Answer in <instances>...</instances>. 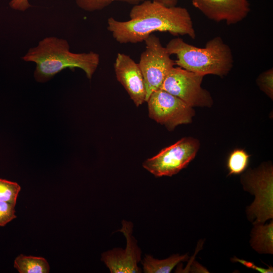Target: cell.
Masks as SVG:
<instances>
[{"mask_svg": "<svg viewBox=\"0 0 273 273\" xmlns=\"http://www.w3.org/2000/svg\"><path fill=\"white\" fill-rule=\"evenodd\" d=\"M192 271L191 272H207L206 269L201 266L199 263H195L192 264Z\"/></svg>", "mask_w": 273, "mask_h": 273, "instance_id": "23", "label": "cell"}, {"mask_svg": "<svg viewBox=\"0 0 273 273\" xmlns=\"http://www.w3.org/2000/svg\"><path fill=\"white\" fill-rule=\"evenodd\" d=\"M16 204L0 201V226H4L17 217Z\"/></svg>", "mask_w": 273, "mask_h": 273, "instance_id": "19", "label": "cell"}, {"mask_svg": "<svg viewBox=\"0 0 273 273\" xmlns=\"http://www.w3.org/2000/svg\"><path fill=\"white\" fill-rule=\"evenodd\" d=\"M165 48L170 55H175V65L184 69L205 76L226 75L233 67L232 51L220 36L208 40L203 48L185 42L180 37L171 39Z\"/></svg>", "mask_w": 273, "mask_h": 273, "instance_id": "3", "label": "cell"}, {"mask_svg": "<svg viewBox=\"0 0 273 273\" xmlns=\"http://www.w3.org/2000/svg\"><path fill=\"white\" fill-rule=\"evenodd\" d=\"M193 6L209 19L233 25L243 20L250 11L249 0H191Z\"/></svg>", "mask_w": 273, "mask_h": 273, "instance_id": "10", "label": "cell"}, {"mask_svg": "<svg viewBox=\"0 0 273 273\" xmlns=\"http://www.w3.org/2000/svg\"><path fill=\"white\" fill-rule=\"evenodd\" d=\"M232 260H233V261L235 262H239L248 268H252L261 273H272L273 272V268L272 266H269L268 268H264L263 267L256 266L251 262L246 261L241 259H239L236 258V257L233 258Z\"/></svg>", "mask_w": 273, "mask_h": 273, "instance_id": "20", "label": "cell"}, {"mask_svg": "<svg viewBox=\"0 0 273 273\" xmlns=\"http://www.w3.org/2000/svg\"><path fill=\"white\" fill-rule=\"evenodd\" d=\"M250 156L243 149H236L229 155L227 160V168L229 174H239L247 167Z\"/></svg>", "mask_w": 273, "mask_h": 273, "instance_id": "15", "label": "cell"}, {"mask_svg": "<svg viewBox=\"0 0 273 273\" xmlns=\"http://www.w3.org/2000/svg\"><path fill=\"white\" fill-rule=\"evenodd\" d=\"M21 187L16 182L0 178V201L16 204Z\"/></svg>", "mask_w": 273, "mask_h": 273, "instance_id": "17", "label": "cell"}, {"mask_svg": "<svg viewBox=\"0 0 273 273\" xmlns=\"http://www.w3.org/2000/svg\"><path fill=\"white\" fill-rule=\"evenodd\" d=\"M144 42L146 49L141 54L138 64L145 82L147 101L152 93L160 88L175 63L158 37L152 34Z\"/></svg>", "mask_w": 273, "mask_h": 273, "instance_id": "4", "label": "cell"}, {"mask_svg": "<svg viewBox=\"0 0 273 273\" xmlns=\"http://www.w3.org/2000/svg\"><path fill=\"white\" fill-rule=\"evenodd\" d=\"M199 147L197 140L184 138L146 160L143 167L156 177L171 176L189 164L195 158Z\"/></svg>", "mask_w": 273, "mask_h": 273, "instance_id": "5", "label": "cell"}, {"mask_svg": "<svg viewBox=\"0 0 273 273\" xmlns=\"http://www.w3.org/2000/svg\"><path fill=\"white\" fill-rule=\"evenodd\" d=\"M14 267L19 273H48L50 267L43 257L20 254L14 260Z\"/></svg>", "mask_w": 273, "mask_h": 273, "instance_id": "14", "label": "cell"}, {"mask_svg": "<svg viewBox=\"0 0 273 273\" xmlns=\"http://www.w3.org/2000/svg\"><path fill=\"white\" fill-rule=\"evenodd\" d=\"M187 254H173L168 258L158 259L150 254H146L141 263L145 273H170L178 263L187 261Z\"/></svg>", "mask_w": 273, "mask_h": 273, "instance_id": "13", "label": "cell"}, {"mask_svg": "<svg viewBox=\"0 0 273 273\" xmlns=\"http://www.w3.org/2000/svg\"><path fill=\"white\" fill-rule=\"evenodd\" d=\"M146 102L149 117L169 130L177 125L190 123L195 114L192 107L161 89L152 93Z\"/></svg>", "mask_w": 273, "mask_h": 273, "instance_id": "7", "label": "cell"}, {"mask_svg": "<svg viewBox=\"0 0 273 273\" xmlns=\"http://www.w3.org/2000/svg\"><path fill=\"white\" fill-rule=\"evenodd\" d=\"M257 83L261 90L272 99L273 69L270 68L262 72L257 79Z\"/></svg>", "mask_w": 273, "mask_h": 273, "instance_id": "18", "label": "cell"}, {"mask_svg": "<svg viewBox=\"0 0 273 273\" xmlns=\"http://www.w3.org/2000/svg\"><path fill=\"white\" fill-rule=\"evenodd\" d=\"M203 77L179 67H173L160 89L178 98L192 107H210L212 99L210 93L201 86Z\"/></svg>", "mask_w": 273, "mask_h": 273, "instance_id": "6", "label": "cell"}, {"mask_svg": "<svg viewBox=\"0 0 273 273\" xmlns=\"http://www.w3.org/2000/svg\"><path fill=\"white\" fill-rule=\"evenodd\" d=\"M167 7H173L177 6L179 0H151Z\"/></svg>", "mask_w": 273, "mask_h": 273, "instance_id": "22", "label": "cell"}, {"mask_svg": "<svg viewBox=\"0 0 273 273\" xmlns=\"http://www.w3.org/2000/svg\"><path fill=\"white\" fill-rule=\"evenodd\" d=\"M122 227L117 232L126 238L125 249L115 247L104 252L101 260L111 273H141L138 265L141 261L142 251L133 235V223L126 220L121 221Z\"/></svg>", "mask_w": 273, "mask_h": 273, "instance_id": "8", "label": "cell"}, {"mask_svg": "<svg viewBox=\"0 0 273 273\" xmlns=\"http://www.w3.org/2000/svg\"><path fill=\"white\" fill-rule=\"evenodd\" d=\"M247 191L255 195L253 203L247 208V214L256 218L254 223H263L272 218V169L262 168L250 172L245 179Z\"/></svg>", "mask_w": 273, "mask_h": 273, "instance_id": "9", "label": "cell"}, {"mask_svg": "<svg viewBox=\"0 0 273 273\" xmlns=\"http://www.w3.org/2000/svg\"><path fill=\"white\" fill-rule=\"evenodd\" d=\"M117 80L122 84L136 106L146 102V90L138 63L129 55L118 53L114 63Z\"/></svg>", "mask_w": 273, "mask_h": 273, "instance_id": "11", "label": "cell"}, {"mask_svg": "<svg viewBox=\"0 0 273 273\" xmlns=\"http://www.w3.org/2000/svg\"><path fill=\"white\" fill-rule=\"evenodd\" d=\"M254 224L251 234V247L259 253L272 254V221L265 225L262 223H254Z\"/></svg>", "mask_w": 273, "mask_h": 273, "instance_id": "12", "label": "cell"}, {"mask_svg": "<svg viewBox=\"0 0 273 273\" xmlns=\"http://www.w3.org/2000/svg\"><path fill=\"white\" fill-rule=\"evenodd\" d=\"M9 6L14 10L22 12L31 7L28 0H11L9 3Z\"/></svg>", "mask_w": 273, "mask_h": 273, "instance_id": "21", "label": "cell"}, {"mask_svg": "<svg viewBox=\"0 0 273 273\" xmlns=\"http://www.w3.org/2000/svg\"><path fill=\"white\" fill-rule=\"evenodd\" d=\"M130 19L120 21L113 17L107 20V29L118 42H142L154 32H167L174 36L188 35L196 38V32L188 10L178 6L167 7L144 0L133 5Z\"/></svg>", "mask_w": 273, "mask_h": 273, "instance_id": "1", "label": "cell"}, {"mask_svg": "<svg viewBox=\"0 0 273 273\" xmlns=\"http://www.w3.org/2000/svg\"><path fill=\"white\" fill-rule=\"evenodd\" d=\"M144 0H75L77 6L81 9L87 12L100 11L109 6L116 1L122 2L135 5Z\"/></svg>", "mask_w": 273, "mask_h": 273, "instance_id": "16", "label": "cell"}, {"mask_svg": "<svg viewBox=\"0 0 273 273\" xmlns=\"http://www.w3.org/2000/svg\"><path fill=\"white\" fill-rule=\"evenodd\" d=\"M22 60L36 64L34 77L39 82L51 79L63 70L80 68L90 79L100 64L99 54L93 51L74 53L70 51L68 41L56 36L46 37L30 48Z\"/></svg>", "mask_w": 273, "mask_h": 273, "instance_id": "2", "label": "cell"}]
</instances>
